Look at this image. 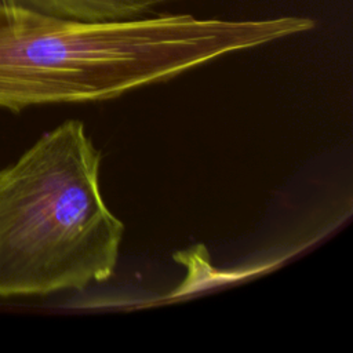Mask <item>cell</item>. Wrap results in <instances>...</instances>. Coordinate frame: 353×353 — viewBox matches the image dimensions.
<instances>
[{"label": "cell", "instance_id": "cell-1", "mask_svg": "<svg viewBox=\"0 0 353 353\" xmlns=\"http://www.w3.org/2000/svg\"><path fill=\"white\" fill-rule=\"evenodd\" d=\"M266 39L262 19L76 21L0 3V109L113 99Z\"/></svg>", "mask_w": 353, "mask_h": 353}, {"label": "cell", "instance_id": "cell-2", "mask_svg": "<svg viewBox=\"0 0 353 353\" xmlns=\"http://www.w3.org/2000/svg\"><path fill=\"white\" fill-rule=\"evenodd\" d=\"M99 167L84 124L66 120L0 168V298L112 277L124 225L103 201Z\"/></svg>", "mask_w": 353, "mask_h": 353}, {"label": "cell", "instance_id": "cell-3", "mask_svg": "<svg viewBox=\"0 0 353 353\" xmlns=\"http://www.w3.org/2000/svg\"><path fill=\"white\" fill-rule=\"evenodd\" d=\"M171 0H0L40 14L76 21H119L143 17Z\"/></svg>", "mask_w": 353, "mask_h": 353}]
</instances>
